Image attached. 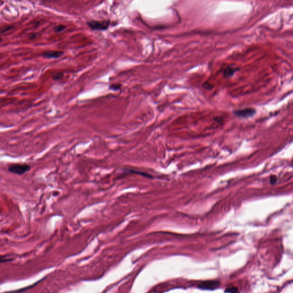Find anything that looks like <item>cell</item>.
<instances>
[{
  "label": "cell",
  "mask_w": 293,
  "mask_h": 293,
  "mask_svg": "<svg viewBox=\"0 0 293 293\" xmlns=\"http://www.w3.org/2000/svg\"><path fill=\"white\" fill-rule=\"evenodd\" d=\"M30 170V166L27 164H21L15 163L12 164L9 166L8 170L10 172L17 174L22 175L25 172L29 171Z\"/></svg>",
  "instance_id": "obj_1"
},
{
  "label": "cell",
  "mask_w": 293,
  "mask_h": 293,
  "mask_svg": "<svg viewBox=\"0 0 293 293\" xmlns=\"http://www.w3.org/2000/svg\"><path fill=\"white\" fill-rule=\"evenodd\" d=\"M88 27L95 30H105L109 26V21H100L92 20L87 23Z\"/></svg>",
  "instance_id": "obj_2"
},
{
  "label": "cell",
  "mask_w": 293,
  "mask_h": 293,
  "mask_svg": "<svg viewBox=\"0 0 293 293\" xmlns=\"http://www.w3.org/2000/svg\"><path fill=\"white\" fill-rule=\"evenodd\" d=\"M234 113L236 116L243 117V118H248L253 116L256 113V111L253 108H246L243 109H239L235 111Z\"/></svg>",
  "instance_id": "obj_3"
},
{
  "label": "cell",
  "mask_w": 293,
  "mask_h": 293,
  "mask_svg": "<svg viewBox=\"0 0 293 293\" xmlns=\"http://www.w3.org/2000/svg\"><path fill=\"white\" fill-rule=\"evenodd\" d=\"M220 284L218 281L216 280H210V281H205L200 284L199 287L202 289L205 290H213L216 288Z\"/></svg>",
  "instance_id": "obj_4"
},
{
  "label": "cell",
  "mask_w": 293,
  "mask_h": 293,
  "mask_svg": "<svg viewBox=\"0 0 293 293\" xmlns=\"http://www.w3.org/2000/svg\"><path fill=\"white\" fill-rule=\"evenodd\" d=\"M64 52L59 50H48L43 52L41 55L46 58H57L62 56Z\"/></svg>",
  "instance_id": "obj_5"
},
{
  "label": "cell",
  "mask_w": 293,
  "mask_h": 293,
  "mask_svg": "<svg viewBox=\"0 0 293 293\" xmlns=\"http://www.w3.org/2000/svg\"><path fill=\"white\" fill-rule=\"evenodd\" d=\"M238 70V68H231L230 66H228L223 71V76L226 78L232 77L235 72H237Z\"/></svg>",
  "instance_id": "obj_6"
},
{
  "label": "cell",
  "mask_w": 293,
  "mask_h": 293,
  "mask_svg": "<svg viewBox=\"0 0 293 293\" xmlns=\"http://www.w3.org/2000/svg\"><path fill=\"white\" fill-rule=\"evenodd\" d=\"M66 26L64 25H62V24H59V25H57L56 26H55L53 28V30L55 32H57V33H60V32H61L62 31H64L65 29H66Z\"/></svg>",
  "instance_id": "obj_7"
},
{
  "label": "cell",
  "mask_w": 293,
  "mask_h": 293,
  "mask_svg": "<svg viewBox=\"0 0 293 293\" xmlns=\"http://www.w3.org/2000/svg\"><path fill=\"white\" fill-rule=\"evenodd\" d=\"M14 26L13 25H8V26H6L5 27H4L3 29H2V30L0 31V33L1 34H3V33H7V32H8L11 30H12L13 28H14Z\"/></svg>",
  "instance_id": "obj_8"
},
{
  "label": "cell",
  "mask_w": 293,
  "mask_h": 293,
  "mask_svg": "<svg viewBox=\"0 0 293 293\" xmlns=\"http://www.w3.org/2000/svg\"><path fill=\"white\" fill-rule=\"evenodd\" d=\"M63 76L62 73H57L53 76V79L54 80H59L63 78Z\"/></svg>",
  "instance_id": "obj_9"
},
{
  "label": "cell",
  "mask_w": 293,
  "mask_h": 293,
  "mask_svg": "<svg viewBox=\"0 0 293 293\" xmlns=\"http://www.w3.org/2000/svg\"><path fill=\"white\" fill-rule=\"evenodd\" d=\"M109 88L113 91H118L119 90L120 88H121V85L120 84H112L111 86H109Z\"/></svg>",
  "instance_id": "obj_10"
},
{
  "label": "cell",
  "mask_w": 293,
  "mask_h": 293,
  "mask_svg": "<svg viewBox=\"0 0 293 293\" xmlns=\"http://www.w3.org/2000/svg\"><path fill=\"white\" fill-rule=\"evenodd\" d=\"M226 292H230V293H235L238 291V289L237 287H231V288H228L227 290L226 291Z\"/></svg>",
  "instance_id": "obj_11"
},
{
  "label": "cell",
  "mask_w": 293,
  "mask_h": 293,
  "mask_svg": "<svg viewBox=\"0 0 293 293\" xmlns=\"http://www.w3.org/2000/svg\"><path fill=\"white\" fill-rule=\"evenodd\" d=\"M276 180H277V178L275 176H272L271 177V179H270V182L272 184H275L276 182Z\"/></svg>",
  "instance_id": "obj_12"
},
{
  "label": "cell",
  "mask_w": 293,
  "mask_h": 293,
  "mask_svg": "<svg viewBox=\"0 0 293 293\" xmlns=\"http://www.w3.org/2000/svg\"><path fill=\"white\" fill-rule=\"evenodd\" d=\"M10 259H7L6 258V257H1L0 256V263L1 262H8V261H9Z\"/></svg>",
  "instance_id": "obj_13"
},
{
  "label": "cell",
  "mask_w": 293,
  "mask_h": 293,
  "mask_svg": "<svg viewBox=\"0 0 293 293\" xmlns=\"http://www.w3.org/2000/svg\"><path fill=\"white\" fill-rule=\"evenodd\" d=\"M1 41H2V38H1V37H0V42H1Z\"/></svg>",
  "instance_id": "obj_14"
}]
</instances>
